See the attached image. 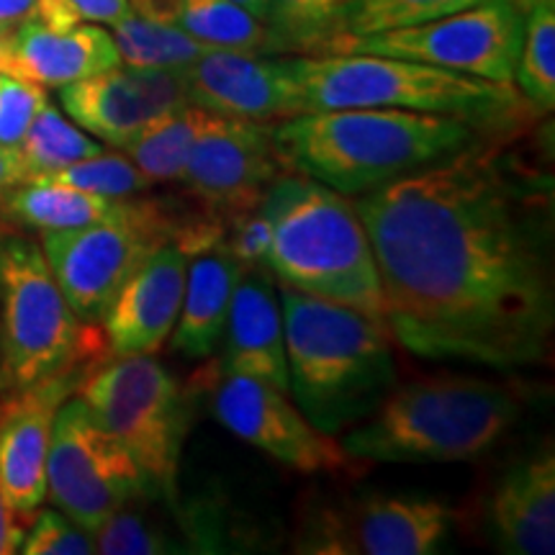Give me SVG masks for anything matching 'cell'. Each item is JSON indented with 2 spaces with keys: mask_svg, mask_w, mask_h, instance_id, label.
Instances as JSON below:
<instances>
[{
  "mask_svg": "<svg viewBox=\"0 0 555 555\" xmlns=\"http://www.w3.org/2000/svg\"><path fill=\"white\" fill-rule=\"evenodd\" d=\"M288 393L317 429L339 435L397 386L391 332L380 317L283 286Z\"/></svg>",
  "mask_w": 555,
  "mask_h": 555,
  "instance_id": "3",
  "label": "cell"
},
{
  "mask_svg": "<svg viewBox=\"0 0 555 555\" xmlns=\"http://www.w3.org/2000/svg\"><path fill=\"white\" fill-rule=\"evenodd\" d=\"M47 496L88 532L99 530L121 506L152 496L131 455L101 427L78 393L62 401L54 414Z\"/></svg>",
  "mask_w": 555,
  "mask_h": 555,
  "instance_id": "11",
  "label": "cell"
},
{
  "mask_svg": "<svg viewBox=\"0 0 555 555\" xmlns=\"http://www.w3.org/2000/svg\"><path fill=\"white\" fill-rule=\"evenodd\" d=\"M60 103L90 137L121 150L159 114L191 101L183 69L116 65L62 86Z\"/></svg>",
  "mask_w": 555,
  "mask_h": 555,
  "instance_id": "14",
  "label": "cell"
},
{
  "mask_svg": "<svg viewBox=\"0 0 555 555\" xmlns=\"http://www.w3.org/2000/svg\"><path fill=\"white\" fill-rule=\"evenodd\" d=\"M339 0H270L268 26L283 52L317 54L332 37Z\"/></svg>",
  "mask_w": 555,
  "mask_h": 555,
  "instance_id": "31",
  "label": "cell"
},
{
  "mask_svg": "<svg viewBox=\"0 0 555 555\" xmlns=\"http://www.w3.org/2000/svg\"><path fill=\"white\" fill-rule=\"evenodd\" d=\"M189 262L191 255L168 242L134 270L101 319L111 356H155L168 343L183 301Z\"/></svg>",
  "mask_w": 555,
  "mask_h": 555,
  "instance_id": "17",
  "label": "cell"
},
{
  "mask_svg": "<svg viewBox=\"0 0 555 555\" xmlns=\"http://www.w3.org/2000/svg\"><path fill=\"white\" fill-rule=\"evenodd\" d=\"M283 67L294 88V116L332 108H401L502 131L522 121L530 108L506 82L384 54H298L283 57Z\"/></svg>",
  "mask_w": 555,
  "mask_h": 555,
  "instance_id": "4",
  "label": "cell"
},
{
  "mask_svg": "<svg viewBox=\"0 0 555 555\" xmlns=\"http://www.w3.org/2000/svg\"><path fill=\"white\" fill-rule=\"evenodd\" d=\"M95 553L103 555H152L172 553L176 545L165 538V532L150 522L147 517L131 509V504L114 512L99 530L93 532Z\"/></svg>",
  "mask_w": 555,
  "mask_h": 555,
  "instance_id": "32",
  "label": "cell"
},
{
  "mask_svg": "<svg viewBox=\"0 0 555 555\" xmlns=\"http://www.w3.org/2000/svg\"><path fill=\"white\" fill-rule=\"evenodd\" d=\"M211 412L229 433L298 474H339L352 463L335 435L317 429L288 393L266 380L219 376Z\"/></svg>",
  "mask_w": 555,
  "mask_h": 555,
  "instance_id": "12",
  "label": "cell"
},
{
  "mask_svg": "<svg viewBox=\"0 0 555 555\" xmlns=\"http://www.w3.org/2000/svg\"><path fill=\"white\" fill-rule=\"evenodd\" d=\"M455 515L429 496L373 494L352 506L335 525H319L307 553L433 555L453 532Z\"/></svg>",
  "mask_w": 555,
  "mask_h": 555,
  "instance_id": "15",
  "label": "cell"
},
{
  "mask_svg": "<svg viewBox=\"0 0 555 555\" xmlns=\"http://www.w3.org/2000/svg\"><path fill=\"white\" fill-rule=\"evenodd\" d=\"M129 11V0H37L31 18L52 29H69L78 24L111 26Z\"/></svg>",
  "mask_w": 555,
  "mask_h": 555,
  "instance_id": "35",
  "label": "cell"
},
{
  "mask_svg": "<svg viewBox=\"0 0 555 555\" xmlns=\"http://www.w3.org/2000/svg\"><path fill=\"white\" fill-rule=\"evenodd\" d=\"M352 204L401 347L496 371L551 356V217L515 159L481 137Z\"/></svg>",
  "mask_w": 555,
  "mask_h": 555,
  "instance_id": "1",
  "label": "cell"
},
{
  "mask_svg": "<svg viewBox=\"0 0 555 555\" xmlns=\"http://www.w3.org/2000/svg\"><path fill=\"white\" fill-rule=\"evenodd\" d=\"M258 208L273 229L262 266L283 286L384 319L376 258L350 196L314 178L283 172Z\"/></svg>",
  "mask_w": 555,
  "mask_h": 555,
  "instance_id": "6",
  "label": "cell"
},
{
  "mask_svg": "<svg viewBox=\"0 0 555 555\" xmlns=\"http://www.w3.org/2000/svg\"><path fill=\"white\" fill-rule=\"evenodd\" d=\"M519 3H522V9H525V3H527V0H519Z\"/></svg>",
  "mask_w": 555,
  "mask_h": 555,
  "instance_id": "43",
  "label": "cell"
},
{
  "mask_svg": "<svg viewBox=\"0 0 555 555\" xmlns=\"http://www.w3.org/2000/svg\"><path fill=\"white\" fill-rule=\"evenodd\" d=\"M0 73L16 75V62H13V26H0Z\"/></svg>",
  "mask_w": 555,
  "mask_h": 555,
  "instance_id": "40",
  "label": "cell"
},
{
  "mask_svg": "<svg viewBox=\"0 0 555 555\" xmlns=\"http://www.w3.org/2000/svg\"><path fill=\"white\" fill-rule=\"evenodd\" d=\"M489 131L455 116L401 108H332L273 124L283 168L360 196L453 155Z\"/></svg>",
  "mask_w": 555,
  "mask_h": 555,
  "instance_id": "2",
  "label": "cell"
},
{
  "mask_svg": "<svg viewBox=\"0 0 555 555\" xmlns=\"http://www.w3.org/2000/svg\"><path fill=\"white\" fill-rule=\"evenodd\" d=\"M129 9L176 26L208 47L255 54L283 52L270 26L232 0H129Z\"/></svg>",
  "mask_w": 555,
  "mask_h": 555,
  "instance_id": "23",
  "label": "cell"
},
{
  "mask_svg": "<svg viewBox=\"0 0 555 555\" xmlns=\"http://www.w3.org/2000/svg\"><path fill=\"white\" fill-rule=\"evenodd\" d=\"M75 393L131 455L150 494L172 502L191 422L180 380L155 356H124L88 373Z\"/></svg>",
  "mask_w": 555,
  "mask_h": 555,
  "instance_id": "8",
  "label": "cell"
},
{
  "mask_svg": "<svg viewBox=\"0 0 555 555\" xmlns=\"http://www.w3.org/2000/svg\"><path fill=\"white\" fill-rule=\"evenodd\" d=\"M270 240H273V229H270L268 217L260 208H253V211L234 217V224L224 232L219 247L237 258L242 266H260L266 262Z\"/></svg>",
  "mask_w": 555,
  "mask_h": 555,
  "instance_id": "36",
  "label": "cell"
},
{
  "mask_svg": "<svg viewBox=\"0 0 555 555\" xmlns=\"http://www.w3.org/2000/svg\"><path fill=\"white\" fill-rule=\"evenodd\" d=\"M237 3L240 9H245L249 16L260 18L262 24H268V13H270V0H232Z\"/></svg>",
  "mask_w": 555,
  "mask_h": 555,
  "instance_id": "41",
  "label": "cell"
},
{
  "mask_svg": "<svg viewBox=\"0 0 555 555\" xmlns=\"http://www.w3.org/2000/svg\"><path fill=\"white\" fill-rule=\"evenodd\" d=\"M16 75L41 88H62L121 65L114 37L101 24L52 29L37 18L13 26Z\"/></svg>",
  "mask_w": 555,
  "mask_h": 555,
  "instance_id": "21",
  "label": "cell"
},
{
  "mask_svg": "<svg viewBox=\"0 0 555 555\" xmlns=\"http://www.w3.org/2000/svg\"><path fill=\"white\" fill-rule=\"evenodd\" d=\"M522 29L525 9L519 0H489L406 29L363 34V37H332L317 54H384V57L425 62L453 73L515 86Z\"/></svg>",
  "mask_w": 555,
  "mask_h": 555,
  "instance_id": "10",
  "label": "cell"
},
{
  "mask_svg": "<svg viewBox=\"0 0 555 555\" xmlns=\"http://www.w3.org/2000/svg\"><path fill=\"white\" fill-rule=\"evenodd\" d=\"M245 268L221 247L193 255L185 273L178 322L170 332L172 350L193 360L211 358L219 350L232 309L234 286Z\"/></svg>",
  "mask_w": 555,
  "mask_h": 555,
  "instance_id": "22",
  "label": "cell"
},
{
  "mask_svg": "<svg viewBox=\"0 0 555 555\" xmlns=\"http://www.w3.org/2000/svg\"><path fill=\"white\" fill-rule=\"evenodd\" d=\"M111 37L119 50L121 65L131 67L183 69L208 50V44L193 39L191 34L163 21L139 16L134 11L111 24Z\"/></svg>",
  "mask_w": 555,
  "mask_h": 555,
  "instance_id": "27",
  "label": "cell"
},
{
  "mask_svg": "<svg viewBox=\"0 0 555 555\" xmlns=\"http://www.w3.org/2000/svg\"><path fill=\"white\" fill-rule=\"evenodd\" d=\"M86 376L80 365L67 367L11 393L13 399L0 406V489L21 515L34 517L44 504L54 414L62 401L78 391Z\"/></svg>",
  "mask_w": 555,
  "mask_h": 555,
  "instance_id": "16",
  "label": "cell"
},
{
  "mask_svg": "<svg viewBox=\"0 0 555 555\" xmlns=\"http://www.w3.org/2000/svg\"><path fill=\"white\" fill-rule=\"evenodd\" d=\"M481 3L489 0H339L332 37H363V34L406 29Z\"/></svg>",
  "mask_w": 555,
  "mask_h": 555,
  "instance_id": "29",
  "label": "cell"
},
{
  "mask_svg": "<svg viewBox=\"0 0 555 555\" xmlns=\"http://www.w3.org/2000/svg\"><path fill=\"white\" fill-rule=\"evenodd\" d=\"M106 337L82 322L54 281L37 242L3 240L0 253V388L24 391L90 363Z\"/></svg>",
  "mask_w": 555,
  "mask_h": 555,
  "instance_id": "7",
  "label": "cell"
},
{
  "mask_svg": "<svg viewBox=\"0 0 555 555\" xmlns=\"http://www.w3.org/2000/svg\"><path fill=\"white\" fill-rule=\"evenodd\" d=\"M489 517L502 551L515 555L555 551V455L551 448L506 470L491 496Z\"/></svg>",
  "mask_w": 555,
  "mask_h": 555,
  "instance_id": "20",
  "label": "cell"
},
{
  "mask_svg": "<svg viewBox=\"0 0 555 555\" xmlns=\"http://www.w3.org/2000/svg\"><path fill=\"white\" fill-rule=\"evenodd\" d=\"M37 0H0V26H18L31 18Z\"/></svg>",
  "mask_w": 555,
  "mask_h": 555,
  "instance_id": "39",
  "label": "cell"
},
{
  "mask_svg": "<svg viewBox=\"0 0 555 555\" xmlns=\"http://www.w3.org/2000/svg\"><path fill=\"white\" fill-rule=\"evenodd\" d=\"M515 88L538 111L555 108V0H527Z\"/></svg>",
  "mask_w": 555,
  "mask_h": 555,
  "instance_id": "28",
  "label": "cell"
},
{
  "mask_svg": "<svg viewBox=\"0 0 555 555\" xmlns=\"http://www.w3.org/2000/svg\"><path fill=\"white\" fill-rule=\"evenodd\" d=\"M121 204L124 198L114 201L47 180H26L0 191V219L37 232H54L108 219Z\"/></svg>",
  "mask_w": 555,
  "mask_h": 555,
  "instance_id": "24",
  "label": "cell"
},
{
  "mask_svg": "<svg viewBox=\"0 0 555 555\" xmlns=\"http://www.w3.org/2000/svg\"><path fill=\"white\" fill-rule=\"evenodd\" d=\"M18 183H26V172L18 159V152L16 147H3V144H0V191Z\"/></svg>",
  "mask_w": 555,
  "mask_h": 555,
  "instance_id": "38",
  "label": "cell"
},
{
  "mask_svg": "<svg viewBox=\"0 0 555 555\" xmlns=\"http://www.w3.org/2000/svg\"><path fill=\"white\" fill-rule=\"evenodd\" d=\"M24 555H90L95 553L93 532L69 519L65 512L37 509L26 530L21 551Z\"/></svg>",
  "mask_w": 555,
  "mask_h": 555,
  "instance_id": "33",
  "label": "cell"
},
{
  "mask_svg": "<svg viewBox=\"0 0 555 555\" xmlns=\"http://www.w3.org/2000/svg\"><path fill=\"white\" fill-rule=\"evenodd\" d=\"M219 347V376L258 378L288 393L281 294L270 270L260 266L242 270Z\"/></svg>",
  "mask_w": 555,
  "mask_h": 555,
  "instance_id": "19",
  "label": "cell"
},
{
  "mask_svg": "<svg viewBox=\"0 0 555 555\" xmlns=\"http://www.w3.org/2000/svg\"><path fill=\"white\" fill-rule=\"evenodd\" d=\"M37 180L69 185V189L114 201L131 198L137 193H144L152 185L147 176L121 150H103L99 155L80 159V163H73L67 168L50 172V176Z\"/></svg>",
  "mask_w": 555,
  "mask_h": 555,
  "instance_id": "30",
  "label": "cell"
},
{
  "mask_svg": "<svg viewBox=\"0 0 555 555\" xmlns=\"http://www.w3.org/2000/svg\"><path fill=\"white\" fill-rule=\"evenodd\" d=\"M178 229L155 201L131 196L95 224L39 232V247L75 314L101 324L124 283L157 247L176 242Z\"/></svg>",
  "mask_w": 555,
  "mask_h": 555,
  "instance_id": "9",
  "label": "cell"
},
{
  "mask_svg": "<svg viewBox=\"0 0 555 555\" xmlns=\"http://www.w3.org/2000/svg\"><path fill=\"white\" fill-rule=\"evenodd\" d=\"M47 101V90L37 82L0 73V144L16 147Z\"/></svg>",
  "mask_w": 555,
  "mask_h": 555,
  "instance_id": "34",
  "label": "cell"
},
{
  "mask_svg": "<svg viewBox=\"0 0 555 555\" xmlns=\"http://www.w3.org/2000/svg\"><path fill=\"white\" fill-rule=\"evenodd\" d=\"M183 78L189 101L211 114L253 121L294 116V88L283 57L208 47L183 67Z\"/></svg>",
  "mask_w": 555,
  "mask_h": 555,
  "instance_id": "18",
  "label": "cell"
},
{
  "mask_svg": "<svg viewBox=\"0 0 555 555\" xmlns=\"http://www.w3.org/2000/svg\"><path fill=\"white\" fill-rule=\"evenodd\" d=\"M519 397L504 384L468 376L397 384L339 446L367 463H461L489 453L517 425Z\"/></svg>",
  "mask_w": 555,
  "mask_h": 555,
  "instance_id": "5",
  "label": "cell"
},
{
  "mask_svg": "<svg viewBox=\"0 0 555 555\" xmlns=\"http://www.w3.org/2000/svg\"><path fill=\"white\" fill-rule=\"evenodd\" d=\"M29 525L31 517L13 509L3 494V489H0V555H13L21 551V543H24Z\"/></svg>",
  "mask_w": 555,
  "mask_h": 555,
  "instance_id": "37",
  "label": "cell"
},
{
  "mask_svg": "<svg viewBox=\"0 0 555 555\" xmlns=\"http://www.w3.org/2000/svg\"><path fill=\"white\" fill-rule=\"evenodd\" d=\"M283 172L288 170L275 150L273 121L208 111L180 180L211 211L237 217L258 208L262 193Z\"/></svg>",
  "mask_w": 555,
  "mask_h": 555,
  "instance_id": "13",
  "label": "cell"
},
{
  "mask_svg": "<svg viewBox=\"0 0 555 555\" xmlns=\"http://www.w3.org/2000/svg\"><path fill=\"white\" fill-rule=\"evenodd\" d=\"M206 116L208 111L193 106V103L165 111L129 144H124L121 152L147 176L150 183H176L183 178Z\"/></svg>",
  "mask_w": 555,
  "mask_h": 555,
  "instance_id": "25",
  "label": "cell"
},
{
  "mask_svg": "<svg viewBox=\"0 0 555 555\" xmlns=\"http://www.w3.org/2000/svg\"><path fill=\"white\" fill-rule=\"evenodd\" d=\"M0 253H3V237H0Z\"/></svg>",
  "mask_w": 555,
  "mask_h": 555,
  "instance_id": "42",
  "label": "cell"
},
{
  "mask_svg": "<svg viewBox=\"0 0 555 555\" xmlns=\"http://www.w3.org/2000/svg\"><path fill=\"white\" fill-rule=\"evenodd\" d=\"M106 147L86 129H80L73 119H67L50 101L39 111L37 119L26 129V134L16 144L18 159L24 165L26 180H37L57 172L67 165L93 157Z\"/></svg>",
  "mask_w": 555,
  "mask_h": 555,
  "instance_id": "26",
  "label": "cell"
}]
</instances>
